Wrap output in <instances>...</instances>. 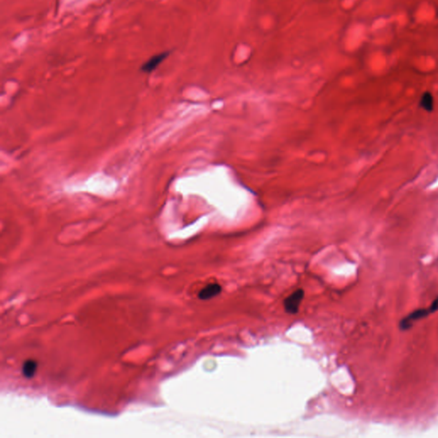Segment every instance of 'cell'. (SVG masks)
Instances as JSON below:
<instances>
[{
    "label": "cell",
    "mask_w": 438,
    "mask_h": 438,
    "mask_svg": "<svg viewBox=\"0 0 438 438\" xmlns=\"http://www.w3.org/2000/svg\"><path fill=\"white\" fill-rule=\"evenodd\" d=\"M305 293L302 289H296L289 296L283 300V306L286 313L289 314H297L299 313V306L302 303Z\"/></svg>",
    "instance_id": "6da1fadb"
},
{
    "label": "cell",
    "mask_w": 438,
    "mask_h": 438,
    "mask_svg": "<svg viewBox=\"0 0 438 438\" xmlns=\"http://www.w3.org/2000/svg\"><path fill=\"white\" fill-rule=\"evenodd\" d=\"M169 52H165V53L156 54L155 56L150 58L145 64H142V71L148 74L153 72L169 57Z\"/></svg>",
    "instance_id": "7a4b0ae2"
},
{
    "label": "cell",
    "mask_w": 438,
    "mask_h": 438,
    "mask_svg": "<svg viewBox=\"0 0 438 438\" xmlns=\"http://www.w3.org/2000/svg\"><path fill=\"white\" fill-rule=\"evenodd\" d=\"M222 290V286L219 285L218 283H210L200 289L198 297L201 300H209L217 296Z\"/></svg>",
    "instance_id": "3957f363"
},
{
    "label": "cell",
    "mask_w": 438,
    "mask_h": 438,
    "mask_svg": "<svg viewBox=\"0 0 438 438\" xmlns=\"http://www.w3.org/2000/svg\"><path fill=\"white\" fill-rule=\"evenodd\" d=\"M22 374L26 378L28 379L33 378L36 375L38 371V362L33 359H28L24 361V363L22 365Z\"/></svg>",
    "instance_id": "277c9868"
},
{
    "label": "cell",
    "mask_w": 438,
    "mask_h": 438,
    "mask_svg": "<svg viewBox=\"0 0 438 438\" xmlns=\"http://www.w3.org/2000/svg\"><path fill=\"white\" fill-rule=\"evenodd\" d=\"M419 106L421 107L424 111H433L434 108V98L433 95L430 92H425L422 95L420 100H419Z\"/></svg>",
    "instance_id": "5b68a950"
}]
</instances>
